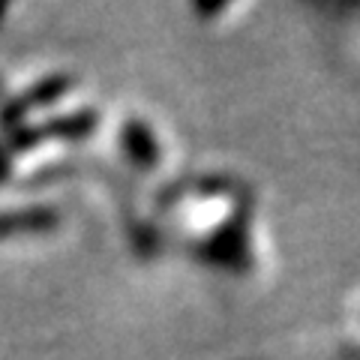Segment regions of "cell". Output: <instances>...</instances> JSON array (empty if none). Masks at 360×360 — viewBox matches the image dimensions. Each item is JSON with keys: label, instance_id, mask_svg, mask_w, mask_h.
<instances>
[]
</instances>
